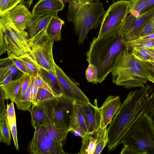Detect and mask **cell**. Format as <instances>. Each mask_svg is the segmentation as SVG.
I'll use <instances>...</instances> for the list:
<instances>
[{"label": "cell", "mask_w": 154, "mask_h": 154, "mask_svg": "<svg viewBox=\"0 0 154 154\" xmlns=\"http://www.w3.org/2000/svg\"><path fill=\"white\" fill-rule=\"evenodd\" d=\"M154 102V89L148 84L128 94L107 128L109 152L115 150L121 144L131 126L142 115L148 112Z\"/></svg>", "instance_id": "cell-1"}, {"label": "cell", "mask_w": 154, "mask_h": 154, "mask_svg": "<svg viewBox=\"0 0 154 154\" xmlns=\"http://www.w3.org/2000/svg\"><path fill=\"white\" fill-rule=\"evenodd\" d=\"M105 11L100 0H69L66 18L73 23L79 45L83 43L90 30L100 25Z\"/></svg>", "instance_id": "cell-2"}, {"label": "cell", "mask_w": 154, "mask_h": 154, "mask_svg": "<svg viewBox=\"0 0 154 154\" xmlns=\"http://www.w3.org/2000/svg\"><path fill=\"white\" fill-rule=\"evenodd\" d=\"M118 32L110 35L94 38L86 53L89 64L94 65L97 69L98 83L103 82L111 72L118 54L125 48Z\"/></svg>", "instance_id": "cell-3"}, {"label": "cell", "mask_w": 154, "mask_h": 154, "mask_svg": "<svg viewBox=\"0 0 154 154\" xmlns=\"http://www.w3.org/2000/svg\"><path fill=\"white\" fill-rule=\"evenodd\" d=\"M111 73L113 82L127 89L142 88L148 81L140 60L125 47L118 54Z\"/></svg>", "instance_id": "cell-4"}, {"label": "cell", "mask_w": 154, "mask_h": 154, "mask_svg": "<svg viewBox=\"0 0 154 154\" xmlns=\"http://www.w3.org/2000/svg\"><path fill=\"white\" fill-rule=\"evenodd\" d=\"M121 143L133 147L138 154H154V121L148 112L131 126Z\"/></svg>", "instance_id": "cell-5"}, {"label": "cell", "mask_w": 154, "mask_h": 154, "mask_svg": "<svg viewBox=\"0 0 154 154\" xmlns=\"http://www.w3.org/2000/svg\"><path fill=\"white\" fill-rule=\"evenodd\" d=\"M74 101L64 94L38 104L42 106L45 114L65 140L69 132Z\"/></svg>", "instance_id": "cell-6"}, {"label": "cell", "mask_w": 154, "mask_h": 154, "mask_svg": "<svg viewBox=\"0 0 154 154\" xmlns=\"http://www.w3.org/2000/svg\"><path fill=\"white\" fill-rule=\"evenodd\" d=\"M0 35L4 38L8 56L20 57L29 54L27 34L25 30H20L15 26L9 11L0 15Z\"/></svg>", "instance_id": "cell-7"}, {"label": "cell", "mask_w": 154, "mask_h": 154, "mask_svg": "<svg viewBox=\"0 0 154 154\" xmlns=\"http://www.w3.org/2000/svg\"><path fill=\"white\" fill-rule=\"evenodd\" d=\"M54 42L47 34L46 30L40 33L29 41V55L36 65L51 71L56 75V64L52 52Z\"/></svg>", "instance_id": "cell-8"}, {"label": "cell", "mask_w": 154, "mask_h": 154, "mask_svg": "<svg viewBox=\"0 0 154 154\" xmlns=\"http://www.w3.org/2000/svg\"><path fill=\"white\" fill-rule=\"evenodd\" d=\"M130 0L114 2L102 18L98 38L111 35L118 32L129 13Z\"/></svg>", "instance_id": "cell-9"}, {"label": "cell", "mask_w": 154, "mask_h": 154, "mask_svg": "<svg viewBox=\"0 0 154 154\" xmlns=\"http://www.w3.org/2000/svg\"><path fill=\"white\" fill-rule=\"evenodd\" d=\"M35 130L32 139L27 146L29 153L32 154H65L63 144L52 139L45 126H38Z\"/></svg>", "instance_id": "cell-10"}, {"label": "cell", "mask_w": 154, "mask_h": 154, "mask_svg": "<svg viewBox=\"0 0 154 154\" xmlns=\"http://www.w3.org/2000/svg\"><path fill=\"white\" fill-rule=\"evenodd\" d=\"M154 17V7L137 16L130 14L118 31L125 44L140 38L144 29Z\"/></svg>", "instance_id": "cell-11"}, {"label": "cell", "mask_w": 154, "mask_h": 154, "mask_svg": "<svg viewBox=\"0 0 154 154\" xmlns=\"http://www.w3.org/2000/svg\"><path fill=\"white\" fill-rule=\"evenodd\" d=\"M55 69L56 75L62 86L65 94L77 102L83 103H90L88 98L75 82L68 76L56 64Z\"/></svg>", "instance_id": "cell-12"}, {"label": "cell", "mask_w": 154, "mask_h": 154, "mask_svg": "<svg viewBox=\"0 0 154 154\" xmlns=\"http://www.w3.org/2000/svg\"><path fill=\"white\" fill-rule=\"evenodd\" d=\"M94 105L91 103H78L84 117L88 133L97 130L100 127L101 115L97 99L94 100Z\"/></svg>", "instance_id": "cell-13"}, {"label": "cell", "mask_w": 154, "mask_h": 154, "mask_svg": "<svg viewBox=\"0 0 154 154\" xmlns=\"http://www.w3.org/2000/svg\"><path fill=\"white\" fill-rule=\"evenodd\" d=\"M56 12L50 13L41 15L32 13L30 19L27 23L25 30L27 34L29 41L46 30L50 21Z\"/></svg>", "instance_id": "cell-14"}, {"label": "cell", "mask_w": 154, "mask_h": 154, "mask_svg": "<svg viewBox=\"0 0 154 154\" xmlns=\"http://www.w3.org/2000/svg\"><path fill=\"white\" fill-rule=\"evenodd\" d=\"M120 98L117 96H109L99 108L101 115L100 127L107 126L111 121L121 104Z\"/></svg>", "instance_id": "cell-15"}, {"label": "cell", "mask_w": 154, "mask_h": 154, "mask_svg": "<svg viewBox=\"0 0 154 154\" xmlns=\"http://www.w3.org/2000/svg\"><path fill=\"white\" fill-rule=\"evenodd\" d=\"M10 17L17 28L25 30L27 23L32 14L25 4L21 1L9 11Z\"/></svg>", "instance_id": "cell-16"}, {"label": "cell", "mask_w": 154, "mask_h": 154, "mask_svg": "<svg viewBox=\"0 0 154 154\" xmlns=\"http://www.w3.org/2000/svg\"><path fill=\"white\" fill-rule=\"evenodd\" d=\"M69 131L77 133L82 138L88 133L84 117L78 102L74 101Z\"/></svg>", "instance_id": "cell-17"}, {"label": "cell", "mask_w": 154, "mask_h": 154, "mask_svg": "<svg viewBox=\"0 0 154 154\" xmlns=\"http://www.w3.org/2000/svg\"><path fill=\"white\" fill-rule=\"evenodd\" d=\"M65 5L61 0H40L34 6L32 13L43 15L62 10Z\"/></svg>", "instance_id": "cell-18"}, {"label": "cell", "mask_w": 154, "mask_h": 154, "mask_svg": "<svg viewBox=\"0 0 154 154\" xmlns=\"http://www.w3.org/2000/svg\"><path fill=\"white\" fill-rule=\"evenodd\" d=\"M37 75L58 95L65 92L57 77L51 71L36 65Z\"/></svg>", "instance_id": "cell-19"}, {"label": "cell", "mask_w": 154, "mask_h": 154, "mask_svg": "<svg viewBox=\"0 0 154 154\" xmlns=\"http://www.w3.org/2000/svg\"><path fill=\"white\" fill-rule=\"evenodd\" d=\"M102 128L92 132L88 133L82 137V145L78 154H94L98 137Z\"/></svg>", "instance_id": "cell-20"}, {"label": "cell", "mask_w": 154, "mask_h": 154, "mask_svg": "<svg viewBox=\"0 0 154 154\" xmlns=\"http://www.w3.org/2000/svg\"><path fill=\"white\" fill-rule=\"evenodd\" d=\"M56 13L50 21L47 28L46 32L54 41L58 42L61 40V29L65 22L59 18Z\"/></svg>", "instance_id": "cell-21"}, {"label": "cell", "mask_w": 154, "mask_h": 154, "mask_svg": "<svg viewBox=\"0 0 154 154\" xmlns=\"http://www.w3.org/2000/svg\"><path fill=\"white\" fill-rule=\"evenodd\" d=\"M34 76H32V80L27 89L23 94H21V89L16 97L14 102L18 109L22 110H28L32 104L31 98V90L34 82Z\"/></svg>", "instance_id": "cell-22"}, {"label": "cell", "mask_w": 154, "mask_h": 154, "mask_svg": "<svg viewBox=\"0 0 154 154\" xmlns=\"http://www.w3.org/2000/svg\"><path fill=\"white\" fill-rule=\"evenodd\" d=\"M0 82L7 77L11 75L13 77L20 71L16 66L14 62L8 56L0 60Z\"/></svg>", "instance_id": "cell-23"}, {"label": "cell", "mask_w": 154, "mask_h": 154, "mask_svg": "<svg viewBox=\"0 0 154 154\" xmlns=\"http://www.w3.org/2000/svg\"><path fill=\"white\" fill-rule=\"evenodd\" d=\"M20 78L13 80L6 85L0 86V91L3 93L7 100L8 99H10L11 102H14L15 98L21 89Z\"/></svg>", "instance_id": "cell-24"}, {"label": "cell", "mask_w": 154, "mask_h": 154, "mask_svg": "<svg viewBox=\"0 0 154 154\" xmlns=\"http://www.w3.org/2000/svg\"><path fill=\"white\" fill-rule=\"evenodd\" d=\"M28 111L29 112L31 118V124L33 128L44 125L45 115L42 106L40 104L32 105V107Z\"/></svg>", "instance_id": "cell-25"}, {"label": "cell", "mask_w": 154, "mask_h": 154, "mask_svg": "<svg viewBox=\"0 0 154 154\" xmlns=\"http://www.w3.org/2000/svg\"><path fill=\"white\" fill-rule=\"evenodd\" d=\"M0 142H3L8 146L11 145V131L7 117L5 114L0 116Z\"/></svg>", "instance_id": "cell-26"}, {"label": "cell", "mask_w": 154, "mask_h": 154, "mask_svg": "<svg viewBox=\"0 0 154 154\" xmlns=\"http://www.w3.org/2000/svg\"><path fill=\"white\" fill-rule=\"evenodd\" d=\"M45 120L44 125L46 127L49 136L54 140L63 145L65 140L59 133L46 116L45 114Z\"/></svg>", "instance_id": "cell-27"}, {"label": "cell", "mask_w": 154, "mask_h": 154, "mask_svg": "<svg viewBox=\"0 0 154 154\" xmlns=\"http://www.w3.org/2000/svg\"><path fill=\"white\" fill-rule=\"evenodd\" d=\"M107 127L103 128L97 141V144L94 154L100 153L108 144V129Z\"/></svg>", "instance_id": "cell-28"}, {"label": "cell", "mask_w": 154, "mask_h": 154, "mask_svg": "<svg viewBox=\"0 0 154 154\" xmlns=\"http://www.w3.org/2000/svg\"><path fill=\"white\" fill-rule=\"evenodd\" d=\"M150 0H137L132 5L130 6L129 13L137 16L144 13Z\"/></svg>", "instance_id": "cell-29"}, {"label": "cell", "mask_w": 154, "mask_h": 154, "mask_svg": "<svg viewBox=\"0 0 154 154\" xmlns=\"http://www.w3.org/2000/svg\"><path fill=\"white\" fill-rule=\"evenodd\" d=\"M22 0H0V15L8 12L20 3Z\"/></svg>", "instance_id": "cell-30"}, {"label": "cell", "mask_w": 154, "mask_h": 154, "mask_svg": "<svg viewBox=\"0 0 154 154\" xmlns=\"http://www.w3.org/2000/svg\"><path fill=\"white\" fill-rule=\"evenodd\" d=\"M21 60L32 73V76L37 75V68L33 62L29 54L25 55L20 57H16Z\"/></svg>", "instance_id": "cell-31"}, {"label": "cell", "mask_w": 154, "mask_h": 154, "mask_svg": "<svg viewBox=\"0 0 154 154\" xmlns=\"http://www.w3.org/2000/svg\"><path fill=\"white\" fill-rule=\"evenodd\" d=\"M130 51L133 55L140 60L146 61L151 60L150 56L145 48L135 47Z\"/></svg>", "instance_id": "cell-32"}, {"label": "cell", "mask_w": 154, "mask_h": 154, "mask_svg": "<svg viewBox=\"0 0 154 154\" xmlns=\"http://www.w3.org/2000/svg\"><path fill=\"white\" fill-rule=\"evenodd\" d=\"M55 96L46 90L38 88L35 101L32 105L38 104L45 101L51 99Z\"/></svg>", "instance_id": "cell-33"}, {"label": "cell", "mask_w": 154, "mask_h": 154, "mask_svg": "<svg viewBox=\"0 0 154 154\" xmlns=\"http://www.w3.org/2000/svg\"><path fill=\"white\" fill-rule=\"evenodd\" d=\"M86 78L89 82L97 84V83L98 71L97 67L92 64H89L85 72Z\"/></svg>", "instance_id": "cell-34"}, {"label": "cell", "mask_w": 154, "mask_h": 154, "mask_svg": "<svg viewBox=\"0 0 154 154\" xmlns=\"http://www.w3.org/2000/svg\"><path fill=\"white\" fill-rule=\"evenodd\" d=\"M140 61L145 68L148 81L154 84V63L150 61Z\"/></svg>", "instance_id": "cell-35"}, {"label": "cell", "mask_w": 154, "mask_h": 154, "mask_svg": "<svg viewBox=\"0 0 154 154\" xmlns=\"http://www.w3.org/2000/svg\"><path fill=\"white\" fill-rule=\"evenodd\" d=\"M34 84L38 88L46 90L55 96H59L38 75L34 77Z\"/></svg>", "instance_id": "cell-36"}, {"label": "cell", "mask_w": 154, "mask_h": 154, "mask_svg": "<svg viewBox=\"0 0 154 154\" xmlns=\"http://www.w3.org/2000/svg\"><path fill=\"white\" fill-rule=\"evenodd\" d=\"M8 56L14 62L17 68L23 73L27 74L32 76V73L21 60L14 56L11 55Z\"/></svg>", "instance_id": "cell-37"}, {"label": "cell", "mask_w": 154, "mask_h": 154, "mask_svg": "<svg viewBox=\"0 0 154 154\" xmlns=\"http://www.w3.org/2000/svg\"><path fill=\"white\" fill-rule=\"evenodd\" d=\"M8 122L12 135L15 147L17 150H19L17 138L16 120L8 121Z\"/></svg>", "instance_id": "cell-38"}, {"label": "cell", "mask_w": 154, "mask_h": 154, "mask_svg": "<svg viewBox=\"0 0 154 154\" xmlns=\"http://www.w3.org/2000/svg\"><path fill=\"white\" fill-rule=\"evenodd\" d=\"M21 94H22L28 87L32 79V76L27 74L23 73L20 77Z\"/></svg>", "instance_id": "cell-39"}, {"label": "cell", "mask_w": 154, "mask_h": 154, "mask_svg": "<svg viewBox=\"0 0 154 154\" xmlns=\"http://www.w3.org/2000/svg\"><path fill=\"white\" fill-rule=\"evenodd\" d=\"M154 39V32L149 34L140 37L137 39L126 43L125 44L126 49L134 44L151 40Z\"/></svg>", "instance_id": "cell-40"}, {"label": "cell", "mask_w": 154, "mask_h": 154, "mask_svg": "<svg viewBox=\"0 0 154 154\" xmlns=\"http://www.w3.org/2000/svg\"><path fill=\"white\" fill-rule=\"evenodd\" d=\"M13 102H11L9 104H7L6 115L8 121L16 120V115Z\"/></svg>", "instance_id": "cell-41"}, {"label": "cell", "mask_w": 154, "mask_h": 154, "mask_svg": "<svg viewBox=\"0 0 154 154\" xmlns=\"http://www.w3.org/2000/svg\"><path fill=\"white\" fill-rule=\"evenodd\" d=\"M135 47H140L146 48H151L154 47V39L151 40L137 43L132 45L127 49L130 51Z\"/></svg>", "instance_id": "cell-42"}, {"label": "cell", "mask_w": 154, "mask_h": 154, "mask_svg": "<svg viewBox=\"0 0 154 154\" xmlns=\"http://www.w3.org/2000/svg\"><path fill=\"white\" fill-rule=\"evenodd\" d=\"M153 32H154V17L146 25L142 32L140 37Z\"/></svg>", "instance_id": "cell-43"}, {"label": "cell", "mask_w": 154, "mask_h": 154, "mask_svg": "<svg viewBox=\"0 0 154 154\" xmlns=\"http://www.w3.org/2000/svg\"><path fill=\"white\" fill-rule=\"evenodd\" d=\"M5 98L3 93L0 91V116L5 114L6 112L7 109L5 104Z\"/></svg>", "instance_id": "cell-44"}, {"label": "cell", "mask_w": 154, "mask_h": 154, "mask_svg": "<svg viewBox=\"0 0 154 154\" xmlns=\"http://www.w3.org/2000/svg\"><path fill=\"white\" fill-rule=\"evenodd\" d=\"M121 154H138L133 147L127 145H124L120 152Z\"/></svg>", "instance_id": "cell-45"}, {"label": "cell", "mask_w": 154, "mask_h": 154, "mask_svg": "<svg viewBox=\"0 0 154 154\" xmlns=\"http://www.w3.org/2000/svg\"><path fill=\"white\" fill-rule=\"evenodd\" d=\"M38 88L34 84L33 82L31 87V98L32 102V104H34L38 92Z\"/></svg>", "instance_id": "cell-46"}, {"label": "cell", "mask_w": 154, "mask_h": 154, "mask_svg": "<svg viewBox=\"0 0 154 154\" xmlns=\"http://www.w3.org/2000/svg\"><path fill=\"white\" fill-rule=\"evenodd\" d=\"M13 76L10 75L7 77L2 81L0 82V86L6 85L11 82L12 80Z\"/></svg>", "instance_id": "cell-47"}, {"label": "cell", "mask_w": 154, "mask_h": 154, "mask_svg": "<svg viewBox=\"0 0 154 154\" xmlns=\"http://www.w3.org/2000/svg\"><path fill=\"white\" fill-rule=\"evenodd\" d=\"M148 113L154 121V102L151 104L148 110Z\"/></svg>", "instance_id": "cell-48"}, {"label": "cell", "mask_w": 154, "mask_h": 154, "mask_svg": "<svg viewBox=\"0 0 154 154\" xmlns=\"http://www.w3.org/2000/svg\"><path fill=\"white\" fill-rule=\"evenodd\" d=\"M146 48L150 56L151 60L150 61L154 63V47L151 48Z\"/></svg>", "instance_id": "cell-49"}, {"label": "cell", "mask_w": 154, "mask_h": 154, "mask_svg": "<svg viewBox=\"0 0 154 154\" xmlns=\"http://www.w3.org/2000/svg\"><path fill=\"white\" fill-rule=\"evenodd\" d=\"M154 7V0H150L145 8L144 13L150 10Z\"/></svg>", "instance_id": "cell-50"}, {"label": "cell", "mask_w": 154, "mask_h": 154, "mask_svg": "<svg viewBox=\"0 0 154 154\" xmlns=\"http://www.w3.org/2000/svg\"><path fill=\"white\" fill-rule=\"evenodd\" d=\"M34 0H22V1L27 6L28 8H30Z\"/></svg>", "instance_id": "cell-51"}, {"label": "cell", "mask_w": 154, "mask_h": 154, "mask_svg": "<svg viewBox=\"0 0 154 154\" xmlns=\"http://www.w3.org/2000/svg\"><path fill=\"white\" fill-rule=\"evenodd\" d=\"M137 0H130V6L133 5L135 3Z\"/></svg>", "instance_id": "cell-52"}, {"label": "cell", "mask_w": 154, "mask_h": 154, "mask_svg": "<svg viewBox=\"0 0 154 154\" xmlns=\"http://www.w3.org/2000/svg\"><path fill=\"white\" fill-rule=\"evenodd\" d=\"M64 3H66L69 2V0H61Z\"/></svg>", "instance_id": "cell-53"}]
</instances>
